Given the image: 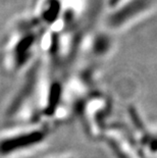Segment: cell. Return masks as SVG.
Masks as SVG:
<instances>
[{
  "instance_id": "cell-1",
  "label": "cell",
  "mask_w": 157,
  "mask_h": 158,
  "mask_svg": "<svg viewBox=\"0 0 157 158\" xmlns=\"http://www.w3.org/2000/svg\"><path fill=\"white\" fill-rule=\"evenodd\" d=\"M43 30L34 16L14 23L0 52V64L6 73L19 75L34 63Z\"/></svg>"
},
{
  "instance_id": "cell-2",
  "label": "cell",
  "mask_w": 157,
  "mask_h": 158,
  "mask_svg": "<svg viewBox=\"0 0 157 158\" xmlns=\"http://www.w3.org/2000/svg\"><path fill=\"white\" fill-rule=\"evenodd\" d=\"M48 124L43 122L7 123L0 130V158H23L45 142Z\"/></svg>"
}]
</instances>
